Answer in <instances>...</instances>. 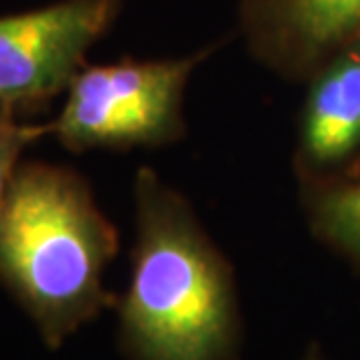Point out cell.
Wrapping results in <instances>:
<instances>
[{
	"label": "cell",
	"mask_w": 360,
	"mask_h": 360,
	"mask_svg": "<svg viewBox=\"0 0 360 360\" xmlns=\"http://www.w3.org/2000/svg\"><path fill=\"white\" fill-rule=\"evenodd\" d=\"M135 244L119 297L126 360H242L233 267L193 207L154 170L135 174Z\"/></svg>",
	"instance_id": "1"
},
{
	"label": "cell",
	"mask_w": 360,
	"mask_h": 360,
	"mask_svg": "<svg viewBox=\"0 0 360 360\" xmlns=\"http://www.w3.org/2000/svg\"><path fill=\"white\" fill-rule=\"evenodd\" d=\"M119 233L79 172L21 160L0 214V283L56 351L119 297L105 270Z\"/></svg>",
	"instance_id": "2"
},
{
	"label": "cell",
	"mask_w": 360,
	"mask_h": 360,
	"mask_svg": "<svg viewBox=\"0 0 360 360\" xmlns=\"http://www.w3.org/2000/svg\"><path fill=\"white\" fill-rule=\"evenodd\" d=\"M200 56L79 68L51 124L65 149L160 147L184 135V89Z\"/></svg>",
	"instance_id": "3"
},
{
	"label": "cell",
	"mask_w": 360,
	"mask_h": 360,
	"mask_svg": "<svg viewBox=\"0 0 360 360\" xmlns=\"http://www.w3.org/2000/svg\"><path fill=\"white\" fill-rule=\"evenodd\" d=\"M121 0H58L0 17V101L35 112L68 84L86 53L117 21Z\"/></svg>",
	"instance_id": "4"
},
{
	"label": "cell",
	"mask_w": 360,
	"mask_h": 360,
	"mask_svg": "<svg viewBox=\"0 0 360 360\" xmlns=\"http://www.w3.org/2000/svg\"><path fill=\"white\" fill-rule=\"evenodd\" d=\"M360 151V33L326 56L302 107L297 156L304 172L344 170Z\"/></svg>",
	"instance_id": "5"
},
{
	"label": "cell",
	"mask_w": 360,
	"mask_h": 360,
	"mask_svg": "<svg viewBox=\"0 0 360 360\" xmlns=\"http://www.w3.org/2000/svg\"><path fill=\"white\" fill-rule=\"evenodd\" d=\"M251 28L267 56L311 68L360 33V0H247Z\"/></svg>",
	"instance_id": "6"
},
{
	"label": "cell",
	"mask_w": 360,
	"mask_h": 360,
	"mask_svg": "<svg viewBox=\"0 0 360 360\" xmlns=\"http://www.w3.org/2000/svg\"><path fill=\"white\" fill-rule=\"evenodd\" d=\"M307 210L314 235L360 272V181L316 186Z\"/></svg>",
	"instance_id": "7"
},
{
	"label": "cell",
	"mask_w": 360,
	"mask_h": 360,
	"mask_svg": "<svg viewBox=\"0 0 360 360\" xmlns=\"http://www.w3.org/2000/svg\"><path fill=\"white\" fill-rule=\"evenodd\" d=\"M49 130L51 124L28 126V124H19L14 112L0 114V214H3L7 193H10L14 172H17V167L21 163V151H24L26 144L37 140L44 133H49Z\"/></svg>",
	"instance_id": "8"
},
{
	"label": "cell",
	"mask_w": 360,
	"mask_h": 360,
	"mask_svg": "<svg viewBox=\"0 0 360 360\" xmlns=\"http://www.w3.org/2000/svg\"><path fill=\"white\" fill-rule=\"evenodd\" d=\"M300 360H326V354H323V349H321L319 344L314 342V344H309V349L304 351Z\"/></svg>",
	"instance_id": "9"
},
{
	"label": "cell",
	"mask_w": 360,
	"mask_h": 360,
	"mask_svg": "<svg viewBox=\"0 0 360 360\" xmlns=\"http://www.w3.org/2000/svg\"><path fill=\"white\" fill-rule=\"evenodd\" d=\"M5 112H10V110H5V105H3V101H0V114H5Z\"/></svg>",
	"instance_id": "10"
}]
</instances>
